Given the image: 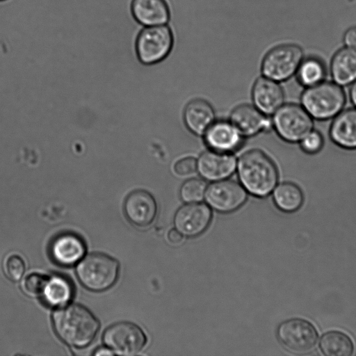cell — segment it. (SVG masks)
<instances>
[{
	"mask_svg": "<svg viewBox=\"0 0 356 356\" xmlns=\"http://www.w3.org/2000/svg\"><path fill=\"white\" fill-rule=\"evenodd\" d=\"M248 195L239 181L226 179L211 182L207 186L204 199L211 209L229 213L240 209L246 202Z\"/></svg>",
	"mask_w": 356,
	"mask_h": 356,
	"instance_id": "cell-10",
	"label": "cell"
},
{
	"mask_svg": "<svg viewBox=\"0 0 356 356\" xmlns=\"http://www.w3.org/2000/svg\"><path fill=\"white\" fill-rule=\"evenodd\" d=\"M349 98L354 107H356V81L350 85Z\"/></svg>",
	"mask_w": 356,
	"mask_h": 356,
	"instance_id": "cell-33",
	"label": "cell"
},
{
	"mask_svg": "<svg viewBox=\"0 0 356 356\" xmlns=\"http://www.w3.org/2000/svg\"><path fill=\"white\" fill-rule=\"evenodd\" d=\"M322 353L327 356H350L355 346L350 337L341 331L332 330L325 333L320 341Z\"/></svg>",
	"mask_w": 356,
	"mask_h": 356,
	"instance_id": "cell-24",
	"label": "cell"
},
{
	"mask_svg": "<svg viewBox=\"0 0 356 356\" xmlns=\"http://www.w3.org/2000/svg\"><path fill=\"white\" fill-rule=\"evenodd\" d=\"M207 186L201 177L188 179L181 184L179 197L185 203L200 202L204 198Z\"/></svg>",
	"mask_w": 356,
	"mask_h": 356,
	"instance_id": "cell-26",
	"label": "cell"
},
{
	"mask_svg": "<svg viewBox=\"0 0 356 356\" xmlns=\"http://www.w3.org/2000/svg\"><path fill=\"white\" fill-rule=\"evenodd\" d=\"M314 119L301 106L293 103L284 104L271 118L272 127L284 142L298 143L314 129Z\"/></svg>",
	"mask_w": 356,
	"mask_h": 356,
	"instance_id": "cell-6",
	"label": "cell"
},
{
	"mask_svg": "<svg viewBox=\"0 0 356 356\" xmlns=\"http://www.w3.org/2000/svg\"><path fill=\"white\" fill-rule=\"evenodd\" d=\"M183 119L191 133L197 136H202L216 120V111L207 100L195 99L186 105Z\"/></svg>",
	"mask_w": 356,
	"mask_h": 356,
	"instance_id": "cell-19",
	"label": "cell"
},
{
	"mask_svg": "<svg viewBox=\"0 0 356 356\" xmlns=\"http://www.w3.org/2000/svg\"><path fill=\"white\" fill-rule=\"evenodd\" d=\"M212 218V210L208 204L200 202L186 203L176 211L173 223L183 236L193 238L207 229Z\"/></svg>",
	"mask_w": 356,
	"mask_h": 356,
	"instance_id": "cell-11",
	"label": "cell"
},
{
	"mask_svg": "<svg viewBox=\"0 0 356 356\" xmlns=\"http://www.w3.org/2000/svg\"><path fill=\"white\" fill-rule=\"evenodd\" d=\"M333 81L348 86L356 81V49L345 48L333 57L330 66Z\"/></svg>",
	"mask_w": 356,
	"mask_h": 356,
	"instance_id": "cell-21",
	"label": "cell"
},
{
	"mask_svg": "<svg viewBox=\"0 0 356 356\" xmlns=\"http://www.w3.org/2000/svg\"><path fill=\"white\" fill-rule=\"evenodd\" d=\"M236 173L239 183L248 193L257 197L270 195L279 183L277 165L264 151L251 149L237 159Z\"/></svg>",
	"mask_w": 356,
	"mask_h": 356,
	"instance_id": "cell-1",
	"label": "cell"
},
{
	"mask_svg": "<svg viewBox=\"0 0 356 356\" xmlns=\"http://www.w3.org/2000/svg\"><path fill=\"white\" fill-rule=\"evenodd\" d=\"M94 354L96 355H113L114 353L109 348H102L97 350Z\"/></svg>",
	"mask_w": 356,
	"mask_h": 356,
	"instance_id": "cell-34",
	"label": "cell"
},
{
	"mask_svg": "<svg viewBox=\"0 0 356 356\" xmlns=\"http://www.w3.org/2000/svg\"><path fill=\"white\" fill-rule=\"evenodd\" d=\"M53 324L60 339L76 348L89 345L99 328V323L93 314L78 304L58 309L54 314Z\"/></svg>",
	"mask_w": 356,
	"mask_h": 356,
	"instance_id": "cell-2",
	"label": "cell"
},
{
	"mask_svg": "<svg viewBox=\"0 0 356 356\" xmlns=\"http://www.w3.org/2000/svg\"><path fill=\"white\" fill-rule=\"evenodd\" d=\"M103 340L114 354L134 355L145 346L147 339L143 330L137 324L121 321L110 325L104 331Z\"/></svg>",
	"mask_w": 356,
	"mask_h": 356,
	"instance_id": "cell-8",
	"label": "cell"
},
{
	"mask_svg": "<svg viewBox=\"0 0 356 356\" xmlns=\"http://www.w3.org/2000/svg\"><path fill=\"white\" fill-rule=\"evenodd\" d=\"M124 212L131 224L139 228H147L156 218L158 205L149 192L138 189L127 196L124 202Z\"/></svg>",
	"mask_w": 356,
	"mask_h": 356,
	"instance_id": "cell-14",
	"label": "cell"
},
{
	"mask_svg": "<svg viewBox=\"0 0 356 356\" xmlns=\"http://www.w3.org/2000/svg\"><path fill=\"white\" fill-rule=\"evenodd\" d=\"M118 273V261L99 252L88 254L76 267V275L81 284L96 292L111 288L115 283Z\"/></svg>",
	"mask_w": 356,
	"mask_h": 356,
	"instance_id": "cell-4",
	"label": "cell"
},
{
	"mask_svg": "<svg viewBox=\"0 0 356 356\" xmlns=\"http://www.w3.org/2000/svg\"><path fill=\"white\" fill-rule=\"evenodd\" d=\"M47 277L39 273H31L23 280L22 288L23 291L32 297L42 296Z\"/></svg>",
	"mask_w": 356,
	"mask_h": 356,
	"instance_id": "cell-28",
	"label": "cell"
},
{
	"mask_svg": "<svg viewBox=\"0 0 356 356\" xmlns=\"http://www.w3.org/2000/svg\"><path fill=\"white\" fill-rule=\"evenodd\" d=\"M346 97L342 86L334 81H323L305 88L300 104L314 119L325 121L333 119L344 108Z\"/></svg>",
	"mask_w": 356,
	"mask_h": 356,
	"instance_id": "cell-3",
	"label": "cell"
},
{
	"mask_svg": "<svg viewBox=\"0 0 356 356\" xmlns=\"http://www.w3.org/2000/svg\"><path fill=\"white\" fill-rule=\"evenodd\" d=\"M173 171L179 176H188L197 172V159L185 156L178 159L173 165Z\"/></svg>",
	"mask_w": 356,
	"mask_h": 356,
	"instance_id": "cell-30",
	"label": "cell"
},
{
	"mask_svg": "<svg viewBox=\"0 0 356 356\" xmlns=\"http://www.w3.org/2000/svg\"><path fill=\"white\" fill-rule=\"evenodd\" d=\"M236 165L234 153L208 149L197 159V172L201 178L211 183L229 179L236 172Z\"/></svg>",
	"mask_w": 356,
	"mask_h": 356,
	"instance_id": "cell-12",
	"label": "cell"
},
{
	"mask_svg": "<svg viewBox=\"0 0 356 356\" xmlns=\"http://www.w3.org/2000/svg\"><path fill=\"white\" fill-rule=\"evenodd\" d=\"M229 120L245 138L257 136L273 128L270 116L261 113L254 105L247 104L236 106L231 111Z\"/></svg>",
	"mask_w": 356,
	"mask_h": 356,
	"instance_id": "cell-15",
	"label": "cell"
},
{
	"mask_svg": "<svg viewBox=\"0 0 356 356\" xmlns=\"http://www.w3.org/2000/svg\"><path fill=\"white\" fill-rule=\"evenodd\" d=\"M296 75L298 83L304 88H308L324 81L326 70L321 60L310 58L302 60Z\"/></svg>",
	"mask_w": 356,
	"mask_h": 356,
	"instance_id": "cell-25",
	"label": "cell"
},
{
	"mask_svg": "<svg viewBox=\"0 0 356 356\" xmlns=\"http://www.w3.org/2000/svg\"><path fill=\"white\" fill-rule=\"evenodd\" d=\"M25 263L18 254L8 255L3 261V270L6 277L13 281H19L25 272Z\"/></svg>",
	"mask_w": 356,
	"mask_h": 356,
	"instance_id": "cell-27",
	"label": "cell"
},
{
	"mask_svg": "<svg viewBox=\"0 0 356 356\" xmlns=\"http://www.w3.org/2000/svg\"><path fill=\"white\" fill-rule=\"evenodd\" d=\"M277 336L287 350L298 354L312 351L318 338L314 325L300 318H290L281 323L277 330Z\"/></svg>",
	"mask_w": 356,
	"mask_h": 356,
	"instance_id": "cell-9",
	"label": "cell"
},
{
	"mask_svg": "<svg viewBox=\"0 0 356 356\" xmlns=\"http://www.w3.org/2000/svg\"><path fill=\"white\" fill-rule=\"evenodd\" d=\"M131 11L135 20L143 26L165 24L170 16L165 0H132Z\"/></svg>",
	"mask_w": 356,
	"mask_h": 356,
	"instance_id": "cell-20",
	"label": "cell"
},
{
	"mask_svg": "<svg viewBox=\"0 0 356 356\" xmlns=\"http://www.w3.org/2000/svg\"><path fill=\"white\" fill-rule=\"evenodd\" d=\"M284 99L280 83L264 76L254 81L252 89L253 105L264 114L273 115L284 104Z\"/></svg>",
	"mask_w": 356,
	"mask_h": 356,
	"instance_id": "cell-16",
	"label": "cell"
},
{
	"mask_svg": "<svg viewBox=\"0 0 356 356\" xmlns=\"http://www.w3.org/2000/svg\"><path fill=\"white\" fill-rule=\"evenodd\" d=\"M167 238L168 241L173 245H178L183 241V235L175 228L168 231Z\"/></svg>",
	"mask_w": 356,
	"mask_h": 356,
	"instance_id": "cell-32",
	"label": "cell"
},
{
	"mask_svg": "<svg viewBox=\"0 0 356 356\" xmlns=\"http://www.w3.org/2000/svg\"><path fill=\"white\" fill-rule=\"evenodd\" d=\"M74 287L70 281L60 275L47 277L42 296L50 307L65 306L72 298Z\"/></svg>",
	"mask_w": 356,
	"mask_h": 356,
	"instance_id": "cell-22",
	"label": "cell"
},
{
	"mask_svg": "<svg viewBox=\"0 0 356 356\" xmlns=\"http://www.w3.org/2000/svg\"><path fill=\"white\" fill-rule=\"evenodd\" d=\"M208 149L234 153L243 145L245 138L229 120H216L202 136Z\"/></svg>",
	"mask_w": 356,
	"mask_h": 356,
	"instance_id": "cell-13",
	"label": "cell"
},
{
	"mask_svg": "<svg viewBox=\"0 0 356 356\" xmlns=\"http://www.w3.org/2000/svg\"><path fill=\"white\" fill-rule=\"evenodd\" d=\"M300 149L307 154L318 153L324 145V138L321 132L313 129L298 143Z\"/></svg>",
	"mask_w": 356,
	"mask_h": 356,
	"instance_id": "cell-29",
	"label": "cell"
},
{
	"mask_svg": "<svg viewBox=\"0 0 356 356\" xmlns=\"http://www.w3.org/2000/svg\"><path fill=\"white\" fill-rule=\"evenodd\" d=\"M272 195L275 206L284 212L291 213L298 210L304 202L301 188L290 181L278 183Z\"/></svg>",
	"mask_w": 356,
	"mask_h": 356,
	"instance_id": "cell-23",
	"label": "cell"
},
{
	"mask_svg": "<svg viewBox=\"0 0 356 356\" xmlns=\"http://www.w3.org/2000/svg\"><path fill=\"white\" fill-rule=\"evenodd\" d=\"M3 1V0H0V1Z\"/></svg>",
	"mask_w": 356,
	"mask_h": 356,
	"instance_id": "cell-35",
	"label": "cell"
},
{
	"mask_svg": "<svg viewBox=\"0 0 356 356\" xmlns=\"http://www.w3.org/2000/svg\"><path fill=\"white\" fill-rule=\"evenodd\" d=\"M173 44L172 31L166 24L145 26L136 37V53L141 63L151 65L165 59Z\"/></svg>",
	"mask_w": 356,
	"mask_h": 356,
	"instance_id": "cell-5",
	"label": "cell"
},
{
	"mask_svg": "<svg viewBox=\"0 0 356 356\" xmlns=\"http://www.w3.org/2000/svg\"><path fill=\"white\" fill-rule=\"evenodd\" d=\"M302 57V49L296 44L275 47L262 60V75L279 83L286 81L296 74Z\"/></svg>",
	"mask_w": 356,
	"mask_h": 356,
	"instance_id": "cell-7",
	"label": "cell"
},
{
	"mask_svg": "<svg viewBox=\"0 0 356 356\" xmlns=\"http://www.w3.org/2000/svg\"><path fill=\"white\" fill-rule=\"evenodd\" d=\"M86 250V244L79 236L66 232L53 239L49 252L56 263L63 266H70L83 258Z\"/></svg>",
	"mask_w": 356,
	"mask_h": 356,
	"instance_id": "cell-17",
	"label": "cell"
},
{
	"mask_svg": "<svg viewBox=\"0 0 356 356\" xmlns=\"http://www.w3.org/2000/svg\"><path fill=\"white\" fill-rule=\"evenodd\" d=\"M329 136L337 147L356 150V107L343 109L332 119Z\"/></svg>",
	"mask_w": 356,
	"mask_h": 356,
	"instance_id": "cell-18",
	"label": "cell"
},
{
	"mask_svg": "<svg viewBox=\"0 0 356 356\" xmlns=\"http://www.w3.org/2000/svg\"><path fill=\"white\" fill-rule=\"evenodd\" d=\"M344 42L348 47L356 49V27L350 28L344 35Z\"/></svg>",
	"mask_w": 356,
	"mask_h": 356,
	"instance_id": "cell-31",
	"label": "cell"
}]
</instances>
